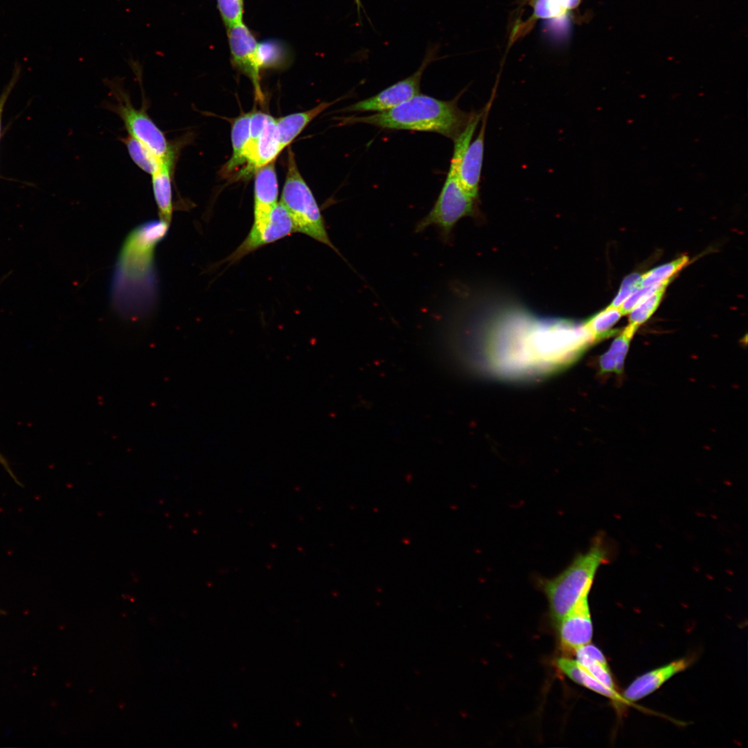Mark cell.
Wrapping results in <instances>:
<instances>
[{"label": "cell", "instance_id": "4dcf8cb0", "mask_svg": "<svg viewBox=\"0 0 748 748\" xmlns=\"http://www.w3.org/2000/svg\"><path fill=\"white\" fill-rule=\"evenodd\" d=\"M0 463L3 466V467L6 470V471L12 476V477L15 479V475L13 474V473H12V470H11V469H10V467L9 466V464L8 463L6 459L3 457V456L1 453H0Z\"/></svg>", "mask_w": 748, "mask_h": 748}, {"label": "cell", "instance_id": "277c9868", "mask_svg": "<svg viewBox=\"0 0 748 748\" xmlns=\"http://www.w3.org/2000/svg\"><path fill=\"white\" fill-rule=\"evenodd\" d=\"M475 130L474 125H468L454 141V152L444 185L432 208L417 222L415 228L416 233L422 232L430 226H435L438 228L443 240L448 241L458 220L474 214L477 199L471 197L461 186L458 179V168Z\"/></svg>", "mask_w": 748, "mask_h": 748}, {"label": "cell", "instance_id": "8fae6325", "mask_svg": "<svg viewBox=\"0 0 748 748\" xmlns=\"http://www.w3.org/2000/svg\"><path fill=\"white\" fill-rule=\"evenodd\" d=\"M189 136L179 139L168 152L161 159L157 170L151 175L153 194L160 219L170 223L172 213V179L174 168L184 144Z\"/></svg>", "mask_w": 748, "mask_h": 748}, {"label": "cell", "instance_id": "5bb4252c", "mask_svg": "<svg viewBox=\"0 0 748 748\" xmlns=\"http://www.w3.org/2000/svg\"><path fill=\"white\" fill-rule=\"evenodd\" d=\"M278 179L274 162L255 172L253 224L265 221L277 204Z\"/></svg>", "mask_w": 748, "mask_h": 748}, {"label": "cell", "instance_id": "ac0fdd59", "mask_svg": "<svg viewBox=\"0 0 748 748\" xmlns=\"http://www.w3.org/2000/svg\"><path fill=\"white\" fill-rule=\"evenodd\" d=\"M638 328L629 323L613 340L609 349L599 357L598 369L601 374L623 373L630 341Z\"/></svg>", "mask_w": 748, "mask_h": 748}, {"label": "cell", "instance_id": "9c48e42d", "mask_svg": "<svg viewBox=\"0 0 748 748\" xmlns=\"http://www.w3.org/2000/svg\"><path fill=\"white\" fill-rule=\"evenodd\" d=\"M227 28L228 42L233 66L250 79L256 98L264 100L260 86V69L258 61V42L253 33L241 22Z\"/></svg>", "mask_w": 748, "mask_h": 748}, {"label": "cell", "instance_id": "7a4b0ae2", "mask_svg": "<svg viewBox=\"0 0 748 748\" xmlns=\"http://www.w3.org/2000/svg\"><path fill=\"white\" fill-rule=\"evenodd\" d=\"M460 96L451 100H441L419 93L389 110L369 116L345 117L341 122L364 123L391 130L436 132L454 141L477 113L461 109L458 106Z\"/></svg>", "mask_w": 748, "mask_h": 748}, {"label": "cell", "instance_id": "9a60e30c", "mask_svg": "<svg viewBox=\"0 0 748 748\" xmlns=\"http://www.w3.org/2000/svg\"><path fill=\"white\" fill-rule=\"evenodd\" d=\"M690 664L688 659L674 661L637 677L624 692L626 700L634 702L657 690L675 675L684 670Z\"/></svg>", "mask_w": 748, "mask_h": 748}, {"label": "cell", "instance_id": "7402d4cb", "mask_svg": "<svg viewBox=\"0 0 748 748\" xmlns=\"http://www.w3.org/2000/svg\"><path fill=\"white\" fill-rule=\"evenodd\" d=\"M623 316L620 308L609 305L587 321L586 327L594 335L596 342L614 334L612 328Z\"/></svg>", "mask_w": 748, "mask_h": 748}, {"label": "cell", "instance_id": "cb8c5ba5", "mask_svg": "<svg viewBox=\"0 0 748 748\" xmlns=\"http://www.w3.org/2000/svg\"><path fill=\"white\" fill-rule=\"evenodd\" d=\"M688 262V256H682L670 262L652 269L641 275V287L670 280V278L681 270Z\"/></svg>", "mask_w": 748, "mask_h": 748}, {"label": "cell", "instance_id": "d4e9b609", "mask_svg": "<svg viewBox=\"0 0 748 748\" xmlns=\"http://www.w3.org/2000/svg\"><path fill=\"white\" fill-rule=\"evenodd\" d=\"M666 287H664L640 302L630 312V323L639 326L645 323L658 308Z\"/></svg>", "mask_w": 748, "mask_h": 748}, {"label": "cell", "instance_id": "484cf974", "mask_svg": "<svg viewBox=\"0 0 748 748\" xmlns=\"http://www.w3.org/2000/svg\"><path fill=\"white\" fill-rule=\"evenodd\" d=\"M576 7V0H536L533 16L535 18L558 17Z\"/></svg>", "mask_w": 748, "mask_h": 748}, {"label": "cell", "instance_id": "5b68a950", "mask_svg": "<svg viewBox=\"0 0 748 748\" xmlns=\"http://www.w3.org/2000/svg\"><path fill=\"white\" fill-rule=\"evenodd\" d=\"M280 199L292 218L296 232L328 246L344 258L330 239L321 209L298 168L291 149L288 152L287 170Z\"/></svg>", "mask_w": 748, "mask_h": 748}, {"label": "cell", "instance_id": "4316f807", "mask_svg": "<svg viewBox=\"0 0 748 748\" xmlns=\"http://www.w3.org/2000/svg\"><path fill=\"white\" fill-rule=\"evenodd\" d=\"M221 18L226 28L243 22L244 0H216Z\"/></svg>", "mask_w": 748, "mask_h": 748}, {"label": "cell", "instance_id": "52a82bcc", "mask_svg": "<svg viewBox=\"0 0 748 748\" xmlns=\"http://www.w3.org/2000/svg\"><path fill=\"white\" fill-rule=\"evenodd\" d=\"M296 233L288 212L279 202L264 222L253 224L243 242L221 264L235 263L249 253Z\"/></svg>", "mask_w": 748, "mask_h": 748}, {"label": "cell", "instance_id": "30bf717a", "mask_svg": "<svg viewBox=\"0 0 748 748\" xmlns=\"http://www.w3.org/2000/svg\"><path fill=\"white\" fill-rule=\"evenodd\" d=\"M490 100L484 107L481 125L477 137L467 146L460 162L458 179L464 190L477 199L483 166L485 135L490 109L494 100L496 88L492 90Z\"/></svg>", "mask_w": 748, "mask_h": 748}, {"label": "cell", "instance_id": "83f0119b", "mask_svg": "<svg viewBox=\"0 0 748 748\" xmlns=\"http://www.w3.org/2000/svg\"><path fill=\"white\" fill-rule=\"evenodd\" d=\"M668 281L655 284L650 286L639 287L634 290L620 306V310L623 315L629 314L632 309L640 302L652 295L658 290L666 287Z\"/></svg>", "mask_w": 748, "mask_h": 748}, {"label": "cell", "instance_id": "8992f818", "mask_svg": "<svg viewBox=\"0 0 748 748\" xmlns=\"http://www.w3.org/2000/svg\"><path fill=\"white\" fill-rule=\"evenodd\" d=\"M109 87L115 102L109 106L121 118L128 134L142 143L159 159L166 156L172 143L168 142L164 132L150 118L146 105L136 109L121 86L112 82Z\"/></svg>", "mask_w": 748, "mask_h": 748}, {"label": "cell", "instance_id": "2e32d148", "mask_svg": "<svg viewBox=\"0 0 748 748\" xmlns=\"http://www.w3.org/2000/svg\"><path fill=\"white\" fill-rule=\"evenodd\" d=\"M251 112L242 113L234 119L231 127L233 153L222 168V175L232 181L242 168L244 154L249 141Z\"/></svg>", "mask_w": 748, "mask_h": 748}, {"label": "cell", "instance_id": "d6986e66", "mask_svg": "<svg viewBox=\"0 0 748 748\" xmlns=\"http://www.w3.org/2000/svg\"><path fill=\"white\" fill-rule=\"evenodd\" d=\"M556 666L565 676L573 682L583 686L595 693L607 697L614 702L623 701V698L616 689L611 688L594 677L575 659L568 657H560L556 660Z\"/></svg>", "mask_w": 748, "mask_h": 748}, {"label": "cell", "instance_id": "f1b7e54d", "mask_svg": "<svg viewBox=\"0 0 748 748\" xmlns=\"http://www.w3.org/2000/svg\"><path fill=\"white\" fill-rule=\"evenodd\" d=\"M641 275L637 273L630 274L623 280L620 290L609 305L620 308L626 299L637 288L641 287Z\"/></svg>", "mask_w": 748, "mask_h": 748}, {"label": "cell", "instance_id": "603a6c76", "mask_svg": "<svg viewBox=\"0 0 748 748\" xmlns=\"http://www.w3.org/2000/svg\"><path fill=\"white\" fill-rule=\"evenodd\" d=\"M128 154L134 163L150 175L157 170L161 159L156 157L145 145L127 134L122 138Z\"/></svg>", "mask_w": 748, "mask_h": 748}, {"label": "cell", "instance_id": "e0dca14e", "mask_svg": "<svg viewBox=\"0 0 748 748\" xmlns=\"http://www.w3.org/2000/svg\"><path fill=\"white\" fill-rule=\"evenodd\" d=\"M337 101L322 102L309 110L291 114L276 119V126L282 150L288 146L314 118Z\"/></svg>", "mask_w": 748, "mask_h": 748}, {"label": "cell", "instance_id": "ba28073f", "mask_svg": "<svg viewBox=\"0 0 748 748\" xmlns=\"http://www.w3.org/2000/svg\"><path fill=\"white\" fill-rule=\"evenodd\" d=\"M436 49H429L418 70L407 78L387 87L377 94L358 101L343 109L345 112H377L393 109L420 93L423 72L435 59Z\"/></svg>", "mask_w": 748, "mask_h": 748}, {"label": "cell", "instance_id": "44dd1931", "mask_svg": "<svg viewBox=\"0 0 748 748\" xmlns=\"http://www.w3.org/2000/svg\"><path fill=\"white\" fill-rule=\"evenodd\" d=\"M258 61L259 67L263 69H283L292 58L291 50L287 44L279 39H266L258 44Z\"/></svg>", "mask_w": 748, "mask_h": 748}, {"label": "cell", "instance_id": "7c38bea8", "mask_svg": "<svg viewBox=\"0 0 748 748\" xmlns=\"http://www.w3.org/2000/svg\"><path fill=\"white\" fill-rule=\"evenodd\" d=\"M560 645L566 653H573L578 648L590 643L593 625L588 596L581 598L558 623Z\"/></svg>", "mask_w": 748, "mask_h": 748}, {"label": "cell", "instance_id": "1f68e13d", "mask_svg": "<svg viewBox=\"0 0 748 748\" xmlns=\"http://www.w3.org/2000/svg\"><path fill=\"white\" fill-rule=\"evenodd\" d=\"M354 2H355L356 8H357V12L358 13V16L359 17L360 16L361 8H362V1H361V0H354Z\"/></svg>", "mask_w": 748, "mask_h": 748}, {"label": "cell", "instance_id": "f546056e", "mask_svg": "<svg viewBox=\"0 0 748 748\" xmlns=\"http://www.w3.org/2000/svg\"><path fill=\"white\" fill-rule=\"evenodd\" d=\"M20 74V68L19 66L15 67V70L12 74V78L7 84L4 89L0 94V141L1 139L2 132V115L5 107L6 103L13 89Z\"/></svg>", "mask_w": 748, "mask_h": 748}, {"label": "cell", "instance_id": "ffe728a7", "mask_svg": "<svg viewBox=\"0 0 748 748\" xmlns=\"http://www.w3.org/2000/svg\"><path fill=\"white\" fill-rule=\"evenodd\" d=\"M573 653L577 663L590 675L607 686L616 689L605 657L597 647L588 643Z\"/></svg>", "mask_w": 748, "mask_h": 748}, {"label": "cell", "instance_id": "4fadbf2b", "mask_svg": "<svg viewBox=\"0 0 748 748\" xmlns=\"http://www.w3.org/2000/svg\"><path fill=\"white\" fill-rule=\"evenodd\" d=\"M281 151L276 118L271 116L257 139L249 141L243 166L236 181L248 178L259 168L273 162Z\"/></svg>", "mask_w": 748, "mask_h": 748}, {"label": "cell", "instance_id": "6da1fadb", "mask_svg": "<svg viewBox=\"0 0 748 748\" xmlns=\"http://www.w3.org/2000/svg\"><path fill=\"white\" fill-rule=\"evenodd\" d=\"M168 226L169 223L161 219L145 222L125 240L111 285L113 303L123 316L139 319L154 306L157 294L154 251Z\"/></svg>", "mask_w": 748, "mask_h": 748}, {"label": "cell", "instance_id": "3957f363", "mask_svg": "<svg viewBox=\"0 0 748 748\" xmlns=\"http://www.w3.org/2000/svg\"><path fill=\"white\" fill-rule=\"evenodd\" d=\"M607 560V549L598 536L586 552L577 554L559 574L551 578L537 577L548 600L551 616L557 624L581 598L588 596L598 568Z\"/></svg>", "mask_w": 748, "mask_h": 748}]
</instances>
